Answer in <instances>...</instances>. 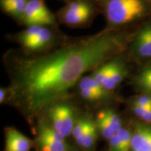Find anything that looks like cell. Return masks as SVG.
<instances>
[{
    "instance_id": "8992f818",
    "label": "cell",
    "mask_w": 151,
    "mask_h": 151,
    "mask_svg": "<svg viewBox=\"0 0 151 151\" xmlns=\"http://www.w3.org/2000/svg\"><path fill=\"white\" fill-rule=\"evenodd\" d=\"M133 51L136 56L140 58H151V24L138 32L134 41Z\"/></svg>"
},
{
    "instance_id": "4fadbf2b",
    "label": "cell",
    "mask_w": 151,
    "mask_h": 151,
    "mask_svg": "<svg viewBox=\"0 0 151 151\" xmlns=\"http://www.w3.org/2000/svg\"><path fill=\"white\" fill-rule=\"evenodd\" d=\"M78 88L91 90L106 97L109 95V91L106 90L91 75L83 77L78 82Z\"/></svg>"
},
{
    "instance_id": "7c38bea8",
    "label": "cell",
    "mask_w": 151,
    "mask_h": 151,
    "mask_svg": "<svg viewBox=\"0 0 151 151\" xmlns=\"http://www.w3.org/2000/svg\"><path fill=\"white\" fill-rule=\"evenodd\" d=\"M111 62V76L113 82L118 86L122 82L127 73L125 66L120 59L115 57L110 60Z\"/></svg>"
},
{
    "instance_id": "9c48e42d",
    "label": "cell",
    "mask_w": 151,
    "mask_h": 151,
    "mask_svg": "<svg viewBox=\"0 0 151 151\" xmlns=\"http://www.w3.org/2000/svg\"><path fill=\"white\" fill-rule=\"evenodd\" d=\"M6 145L7 151H29L32 143L18 130L10 128L6 132Z\"/></svg>"
},
{
    "instance_id": "277c9868",
    "label": "cell",
    "mask_w": 151,
    "mask_h": 151,
    "mask_svg": "<svg viewBox=\"0 0 151 151\" xmlns=\"http://www.w3.org/2000/svg\"><path fill=\"white\" fill-rule=\"evenodd\" d=\"M22 22L27 25L55 26L56 20L47 8L44 0H30Z\"/></svg>"
},
{
    "instance_id": "8fae6325",
    "label": "cell",
    "mask_w": 151,
    "mask_h": 151,
    "mask_svg": "<svg viewBox=\"0 0 151 151\" xmlns=\"http://www.w3.org/2000/svg\"><path fill=\"white\" fill-rule=\"evenodd\" d=\"M91 76L109 92L115 90L118 86L111 78L110 60L96 68Z\"/></svg>"
},
{
    "instance_id": "5b68a950",
    "label": "cell",
    "mask_w": 151,
    "mask_h": 151,
    "mask_svg": "<svg viewBox=\"0 0 151 151\" xmlns=\"http://www.w3.org/2000/svg\"><path fill=\"white\" fill-rule=\"evenodd\" d=\"M58 37L48 27H43L35 39L22 45V47L31 52H45L51 49L57 42Z\"/></svg>"
},
{
    "instance_id": "44dd1931",
    "label": "cell",
    "mask_w": 151,
    "mask_h": 151,
    "mask_svg": "<svg viewBox=\"0 0 151 151\" xmlns=\"http://www.w3.org/2000/svg\"><path fill=\"white\" fill-rule=\"evenodd\" d=\"M116 134L120 138L122 151H129L132 148V135H131V133L127 129L122 128Z\"/></svg>"
},
{
    "instance_id": "2e32d148",
    "label": "cell",
    "mask_w": 151,
    "mask_h": 151,
    "mask_svg": "<svg viewBox=\"0 0 151 151\" xmlns=\"http://www.w3.org/2000/svg\"><path fill=\"white\" fill-rule=\"evenodd\" d=\"M43 27H46V26L32 25L27 27L25 29L23 30L21 32L18 33L16 36L15 39H16L17 42L22 46L24 43L29 42V41L35 39L38 35V34L40 32Z\"/></svg>"
},
{
    "instance_id": "6da1fadb",
    "label": "cell",
    "mask_w": 151,
    "mask_h": 151,
    "mask_svg": "<svg viewBox=\"0 0 151 151\" xmlns=\"http://www.w3.org/2000/svg\"><path fill=\"white\" fill-rule=\"evenodd\" d=\"M124 45L125 36L107 27L42 55L16 58L9 66L12 88L29 109L37 111L65 94L84 73L120 53Z\"/></svg>"
},
{
    "instance_id": "484cf974",
    "label": "cell",
    "mask_w": 151,
    "mask_h": 151,
    "mask_svg": "<svg viewBox=\"0 0 151 151\" xmlns=\"http://www.w3.org/2000/svg\"><path fill=\"white\" fill-rule=\"evenodd\" d=\"M7 93H8V91L6 88H1L0 89V102L3 103L6 99V97Z\"/></svg>"
},
{
    "instance_id": "7a4b0ae2",
    "label": "cell",
    "mask_w": 151,
    "mask_h": 151,
    "mask_svg": "<svg viewBox=\"0 0 151 151\" xmlns=\"http://www.w3.org/2000/svg\"><path fill=\"white\" fill-rule=\"evenodd\" d=\"M102 4L109 27L112 28L141 18L146 11L143 0H102Z\"/></svg>"
},
{
    "instance_id": "cb8c5ba5",
    "label": "cell",
    "mask_w": 151,
    "mask_h": 151,
    "mask_svg": "<svg viewBox=\"0 0 151 151\" xmlns=\"http://www.w3.org/2000/svg\"><path fill=\"white\" fill-rule=\"evenodd\" d=\"M109 141H110L111 151H122L121 142L117 134L111 137Z\"/></svg>"
},
{
    "instance_id": "d4e9b609",
    "label": "cell",
    "mask_w": 151,
    "mask_h": 151,
    "mask_svg": "<svg viewBox=\"0 0 151 151\" xmlns=\"http://www.w3.org/2000/svg\"><path fill=\"white\" fill-rule=\"evenodd\" d=\"M141 118L146 122H151V107L145 111Z\"/></svg>"
},
{
    "instance_id": "3957f363",
    "label": "cell",
    "mask_w": 151,
    "mask_h": 151,
    "mask_svg": "<svg viewBox=\"0 0 151 151\" xmlns=\"http://www.w3.org/2000/svg\"><path fill=\"white\" fill-rule=\"evenodd\" d=\"M48 115L52 124V127L64 137H68L74 127V113L70 105L58 103L49 109Z\"/></svg>"
},
{
    "instance_id": "603a6c76",
    "label": "cell",
    "mask_w": 151,
    "mask_h": 151,
    "mask_svg": "<svg viewBox=\"0 0 151 151\" xmlns=\"http://www.w3.org/2000/svg\"><path fill=\"white\" fill-rule=\"evenodd\" d=\"M134 105L141 106L151 107V96L143 95L135 99Z\"/></svg>"
},
{
    "instance_id": "30bf717a",
    "label": "cell",
    "mask_w": 151,
    "mask_h": 151,
    "mask_svg": "<svg viewBox=\"0 0 151 151\" xmlns=\"http://www.w3.org/2000/svg\"><path fill=\"white\" fill-rule=\"evenodd\" d=\"M30 0H0L1 9L13 18L22 21Z\"/></svg>"
},
{
    "instance_id": "ffe728a7",
    "label": "cell",
    "mask_w": 151,
    "mask_h": 151,
    "mask_svg": "<svg viewBox=\"0 0 151 151\" xmlns=\"http://www.w3.org/2000/svg\"><path fill=\"white\" fill-rule=\"evenodd\" d=\"M92 122V120L86 118H82L78 119L76 122H75L74 127H73L72 131L73 137L77 139L81 136L83 132L89 127V126Z\"/></svg>"
},
{
    "instance_id": "e0dca14e",
    "label": "cell",
    "mask_w": 151,
    "mask_h": 151,
    "mask_svg": "<svg viewBox=\"0 0 151 151\" xmlns=\"http://www.w3.org/2000/svg\"><path fill=\"white\" fill-rule=\"evenodd\" d=\"M101 112L102 113L111 129L116 133H117L120 129H122L121 120L115 111L110 110V109H106V110H104Z\"/></svg>"
},
{
    "instance_id": "ac0fdd59",
    "label": "cell",
    "mask_w": 151,
    "mask_h": 151,
    "mask_svg": "<svg viewBox=\"0 0 151 151\" xmlns=\"http://www.w3.org/2000/svg\"><path fill=\"white\" fill-rule=\"evenodd\" d=\"M137 83L142 89L151 92V67L144 69L137 77Z\"/></svg>"
},
{
    "instance_id": "ba28073f",
    "label": "cell",
    "mask_w": 151,
    "mask_h": 151,
    "mask_svg": "<svg viewBox=\"0 0 151 151\" xmlns=\"http://www.w3.org/2000/svg\"><path fill=\"white\" fill-rule=\"evenodd\" d=\"M132 151H151V127L138 124L132 137Z\"/></svg>"
},
{
    "instance_id": "7402d4cb",
    "label": "cell",
    "mask_w": 151,
    "mask_h": 151,
    "mask_svg": "<svg viewBox=\"0 0 151 151\" xmlns=\"http://www.w3.org/2000/svg\"><path fill=\"white\" fill-rule=\"evenodd\" d=\"M80 90V94L81 97L87 101H99L101 99H104L106 97L101 95L97 92L92 91L91 90L86 89V88H79Z\"/></svg>"
},
{
    "instance_id": "5bb4252c",
    "label": "cell",
    "mask_w": 151,
    "mask_h": 151,
    "mask_svg": "<svg viewBox=\"0 0 151 151\" xmlns=\"http://www.w3.org/2000/svg\"><path fill=\"white\" fill-rule=\"evenodd\" d=\"M39 141L43 151H67L66 143L59 142L39 133Z\"/></svg>"
},
{
    "instance_id": "d6986e66",
    "label": "cell",
    "mask_w": 151,
    "mask_h": 151,
    "mask_svg": "<svg viewBox=\"0 0 151 151\" xmlns=\"http://www.w3.org/2000/svg\"><path fill=\"white\" fill-rule=\"evenodd\" d=\"M97 127L99 128L100 132H101L102 135L106 139H110L111 137H113L116 134L109 126L108 122L106 121V120L101 112H100L97 115Z\"/></svg>"
},
{
    "instance_id": "9a60e30c",
    "label": "cell",
    "mask_w": 151,
    "mask_h": 151,
    "mask_svg": "<svg viewBox=\"0 0 151 151\" xmlns=\"http://www.w3.org/2000/svg\"><path fill=\"white\" fill-rule=\"evenodd\" d=\"M97 136V126L92 122L89 127L81 134L80 137L76 140L80 146L85 148H90L95 142Z\"/></svg>"
},
{
    "instance_id": "52a82bcc",
    "label": "cell",
    "mask_w": 151,
    "mask_h": 151,
    "mask_svg": "<svg viewBox=\"0 0 151 151\" xmlns=\"http://www.w3.org/2000/svg\"><path fill=\"white\" fill-rule=\"evenodd\" d=\"M94 10L75 12L62 8L59 12L60 20L69 27H81L87 24L92 18Z\"/></svg>"
}]
</instances>
